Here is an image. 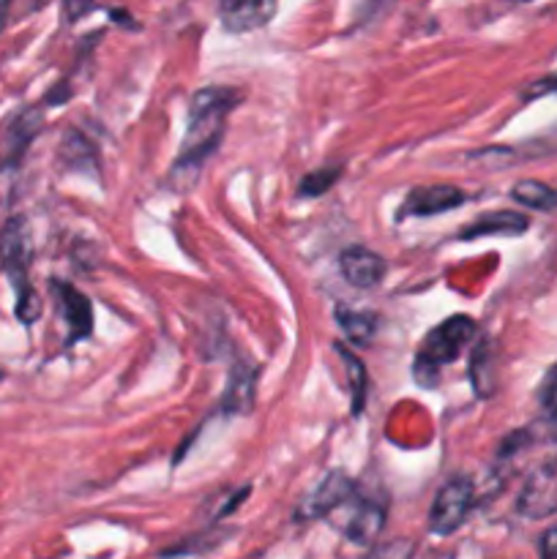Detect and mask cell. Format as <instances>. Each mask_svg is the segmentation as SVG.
I'll return each mask as SVG.
<instances>
[{
	"label": "cell",
	"mask_w": 557,
	"mask_h": 559,
	"mask_svg": "<svg viewBox=\"0 0 557 559\" xmlns=\"http://www.w3.org/2000/svg\"><path fill=\"white\" fill-rule=\"evenodd\" d=\"M470 382L478 399H489L497 388V371H495V344L489 336H481L473 347V358H470Z\"/></svg>",
	"instance_id": "14"
},
{
	"label": "cell",
	"mask_w": 557,
	"mask_h": 559,
	"mask_svg": "<svg viewBox=\"0 0 557 559\" xmlns=\"http://www.w3.org/2000/svg\"><path fill=\"white\" fill-rule=\"evenodd\" d=\"M276 0H218V20L229 33H249L268 25Z\"/></svg>",
	"instance_id": "9"
},
{
	"label": "cell",
	"mask_w": 557,
	"mask_h": 559,
	"mask_svg": "<svg viewBox=\"0 0 557 559\" xmlns=\"http://www.w3.org/2000/svg\"><path fill=\"white\" fill-rule=\"evenodd\" d=\"M9 9H11V0H0V31H3L5 20H9Z\"/></svg>",
	"instance_id": "25"
},
{
	"label": "cell",
	"mask_w": 557,
	"mask_h": 559,
	"mask_svg": "<svg viewBox=\"0 0 557 559\" xmlns=\"http://www.w3.org/2000/svg\"><path fill=\"white\" fill-rule=\"evenodd\" d=\"M339 178H342V167H322V169H315V173H309L304 180H300L298 194L304 197V200H315V197L325 194V191L331 189V186L336 183Z\"/></svg>",
	"instance_id": "19"
},
{
	"label": "cell",
	"mask_w": 557,
	"mask_h": 559,
	"mask_svg": "<svg viewBox=\"0 0 557 559\" xmlns=\"http://www.w3.org/2000/svg\"><path fill=\"white\" fill-rule=\"evenodd\" d=\"M240 104V93L235 87L213 85L202 87L191 96L189 104V129H186L180 153L169 169V186L175 191L194 189L200 180L202 167L216 153L224 136L229 112Z\"/></svg>",
	"instance_id": "1"
},
{
	"label": "cell",
	"mask_w": 557,
	"mask_h": 559,
	"mask_svg": "<svg viewBox=\"0 0 557 559\" xmlns=\"http://www.w3.org/2000/svg\"><path fill=\"white\" fill-rule=\"evenodd\" d=\"M517 508L528 519H546L557 511V462L544 464L524 480Z\"/></svg>",
	"instance_id": "7"
},
{
	"label": "cell",
	"mask_w": 557,
	"mask_h": 559,
	"mask_svg": "<svg viewBox=\"0 0 557 559\" xmlns=\"http://www.w3.org/2000/svg\"><path fill=\"white\" fill-rule=\"evenodd\" d=\"M475 506V486L470 478H451L440 491H437L435 502H431L429 511V533L440 535H453L464 524V519L470 516Z\"/></svg>",
	"instance_id": "4"
},
{
	"label": "cell",
	"mask_w": 557,
	"mask_h": 559,
	"mask_svg": "<svg viewBox=\"0 0 557 559\" xmlns=\"http://www.w3.org/2000/svg\"><path fill=\"white\" fill-rule=\"evenodd\" d=\"M413 555H415L413 540L399 538V540H391V544L371 549L369 557H366V559H413Z\"/></svg>",
	"instance_id": "21"
},
{
	"label": "cell",
	"mask_w": 557,
	"mask_h": 559,
	"mask_svg": "<svg viewBox=\"0 0 557 559\" xmlns=\"http://www.w3.org/2000/svg\"><path fill=\"white\" fill-rule=\"evenodd\" d=\"M355 495H358V489H355L353 478H349L347 473H342V469H333V473H328L325 478L309 491V497H306L304 506H300L298 516L300 519L331 516V513L342 511Z\"/></svg>",
	"instance_id": "5"
},
{
	"label": "cell",
	"mask_w": 557,
	"mask_h": 559,
	"mask_svg": "<svg viewBox=\"0 0 557 559\" xmlns=\"http://www.w3.org/2000/svg\"><path fill=\"white\" fill-rule=\"evenodd\" d=\"M541 559H557V524L541 535Z\"/></svg>",
	"instance_id": "23"
},
{
	"label": "cell",
	"mask_w": 557,
	"mask_h": 559,
	"mask_svg": "<svg viewBox=\"0 0 557 559\" xmlns=\"http://www.w3.org/2000/svg\"><path fill=\"white\" fill-rule=\"evenodd\" d=\"M60 162L71 169H87V173H98L96 147L80 134V131H66L63 142H60Z\"/></svg>",
	"instance_id": "15"
},
{
	"label": "cell",
	"mask_w": 557,
	"mask_h": 559,
	"mask_svg": "<svg viewBox=\"0 0 557 559\" xmlns=\"http://www.w3.org/2000/svg\"><path fill=\"white\" fill-rule=\"evenodd\" d=\"M33 260V240H31V224L22 216H11L0 229V267L5 276L11 278L16 289V317L25 325L38 320L42 314V300L33 293L31 282H27V271H31Z\"/></svg>",
	"instance_id": "2"
},
{
	"label": "cell",
	"mask_w": 557,
	"mask_h": 559,
	"mask_svg": "<svg viewBox=\"0 0 557 559\" xmlns=\"http://www.w3.org/2000/svg\"><path fill=\"white\" fill-rule=\"evenodd\" d=\"M93 5V0H63V9H66V16H69L71 22L80 20L82 14H87Z\"/></svg>",
	"instance_id": "24"
},
{
	"label": "cell",
	"mask_w": 557,
	"mask_h": 559,
	"mask_svg": "<svg viewBox=\"0 0 557 559\" xmlns=\"http://www.w3.org/2000/svg\"><path fill=\"white\" fill-rule=\"evenodd\" d=\"M336 353L342 355L344 366H347V377H349V391H353V415H360L366 402V385H369V377H366L364 364L349 353L344 344H336Z\"/></svg>",
	"instance_id": "18"
},
{
	"label": "cell",
	"mask_w": 557,
	"mask_h": 559,
	"mask_svg": "<svg viewBox=\"0 0 557 559\" xmlns=\"http://www.w3.org/2000/svg\"><path fill=\"white\" fill-rule=\"evenodd\" d=\"M511 197L530 211H555L557 207V191L541 180H519L511 189Z\"/></svg>",
	"instance_id": "16"
},
{
	"label": "cell",
	"mask_w": 557,
	"mask_h": 559,
	"mask_svg": "<svg viewBox=\"0 0 557 559\" xmlns=\"http://www.w3.org/2000/svg\"><path fill=\"white\" fill-rule=\"evenodd\" d=\"M55 300H58V311L63 314L66 325H69V342L91 336L93 331V306L85 295L69 282H52Z\"/></svg>",
	"instance_id": "11"
},
{
	"label": "cell",
	"mask_w": 557,
	"mask_h": 559,
	"mask_svg": "<svg viewBox=\"0 0 557 559\" xmlns=\"http://www.w3.org/2000/svg\"><path fill=\"white\" fill-rule=\"evenodd\" d=\"M257 399V369L249 364H235L229 371L227 391L222 396V409L227 415H249Z\"/></svg>",
	"instance_id": "12"
},
{
	"label": "cell",
	"mask_w": 557,
	"mask_h": 559,
	"mask_svg": "<svg viewBox=\"0 0 557 559\" xmlns=\"http://www.w3.org/2000/svg\"><path fill=\"white\" fill-rule=\"evenodd\" d=\"M347 522L342 524L344 538L355 546L375 544L377 535L382 533V524H386V508L375 500H358V495L347 502Z\"/></svg>",
	"instance_id": "8"
},
{
	"label": "cell",
	"mask_w": 557,
	"mask_h": 559,
	"mask_svg": "<svg viewBox=\"0 0 557 559\" xmlns=\"http://www.w3.org/2000/svg\"><path fill=\"white\" fill-rule=\"evenodd\" d=\"M464 200H467V197H464V191L457 189V186H415V189H410V194L404 197L402 207H399V218L440 216V213L464 205Z\"/></svg>",
	"instance_id": "6"
},
{
	"label": "cell",
	"mask_w": 557,
	"mask_h": 559,
	"mask_svg": "<svg viewBox=\"0 0 557 559\" xmlns=\"http://www.w3.org/2000/svg\"><path fill=\"white\" fill-rule=\"evenodd\" d=\"M530 227V218L522 213L513 211H500V213H484L481 218H475L473 224L459 233V240H478V238H491V235H522Z\"/></svg>",
	"instance_id": "13"
},
{
	"label": "cell",
	"mask_w": 557,
	"mask_h": 559,
	"mask_svg": "<svg viewBox=\"0 0 557 559\" xmlns=\"http://www.w3.org/2000/svg\"><path fill=\"white\" fill-rule=\"evenodd\" d=\"M336 322L344 331V336L355 344H369L377 333V317L371 311L336 309Z\"/></svg>",
	"instance_id": "17"
},
{
	"label": "cell",
	"mask_w": 557,
	"mask_h": 559,
	"mask_svg": "<svg viewBox=\"0 0 557 559\" xmlns=\"http://www.w3.org/2000/svg\"><path fill=\"white\" fill-rule=\"evenodd\" d=\"M549 93H557V74H549V76H544V80L530 82V85L524 87L522 98L524 102H533V98L549 96Z\"/></svg>",
	"instance_id": "22"
},
{
	"label": "cell",
	"mask_w": 557,
	"mask_h": 559,
	"mask_svg": "<svg viewBox=\"0 0 557 559\" xmlns=\"http://www.w3.org/2000/svg\"><path fill=\"white\" fill-rule=\"evenodd\" d=\"M541 404H544V431L549 440H557V366L549 371L541 388Z\"/></svg>",
	"instance_id": "20"
},
{
	"label": "cell",
	"mask_w": 557,
	"mask_h": 559,
	"mask_svg": "<svg viewBox=\"0 0 557 559\" xmlns=\"http://www.w3.org/2000/svg\"><path fill=\"white\" fill-rule=\"evenodd\" d=\"M339 271L347 278V284L358 289H369L380 284V278L386 276L388 265L380 254H375L371 249H364V246H349V249L342 251L339 257Z\"/></svg>",
	"instance_id": "10"
},
{
	"label": "cell",
	"mask_w": 557,
	"mask_h": 559,
	"mask_svg": "<svg viewBox=\"0 0 557 559\" xmlns=\"http://www.w3.org/2000/svg\"><path fill=\"white\" fill-rule=\"evenodd\" d=\"M475 331L478 328L467 314H457L426 333L413 364L415 382L424 388H435L440 382L442 366L453 364L462 355V349L475 338Z\"/></svg>",
	"instance_id": "3"
}]
</instances>
